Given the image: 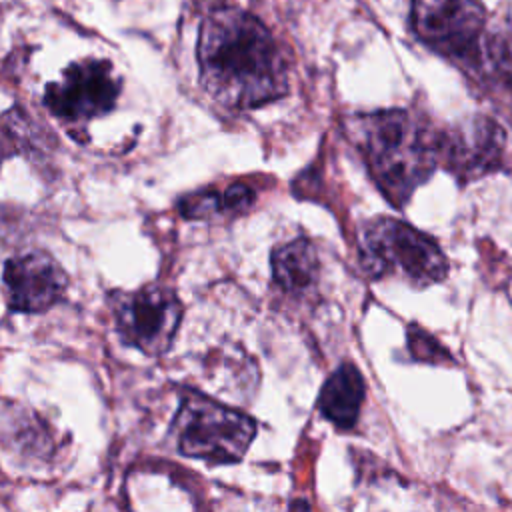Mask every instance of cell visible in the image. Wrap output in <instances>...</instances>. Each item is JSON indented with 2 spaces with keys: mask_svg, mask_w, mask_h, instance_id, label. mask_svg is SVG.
Wrapping results in <instances>:
<instances>
[{
  "mask_svg": "<svg viewBox=\"0 0 512 512\" xmlns=\"http://www.w3.org/2000/svg\"><path fill=\"white\" fill-rule=\"evenodd\" d=\"M12 154V150H10V144L6 142V138L0 134V164H2V160L6 158V156H10Z\"/></svg>",
  "mask_w": 512,
  "mask_h": 512,
  "instance_id": "9a60e30c",
  "label": "cell"
},
{
  "mask_svg": "<svg viewBox=\"0 0 512 512\" xmlns=\"http://www.w3.org/2000/svg\"><path fill=\"white\" fill-rule=\"evenodd\" d=\"M120 94V78L108 60L86 58L70 64L60 82L44 92V106L62 120H90L110 112Z\"/></svg>",
  "mask_w": 512,
  "mask_h": 512,
  "instance_id": "ba28073f",
  "label": "cell"
},
{
  "mask_svg": "<svg viewBox=\"0 0 512 512\" xmlns=\"http://www.w3.org/2000/svg\"><path fill=\"white\" fill-rule=\"evenodd\" d=\"M366 398V382L352 362H342L318 394L320 414L338 430H352Z\"/></svg>",
  "mask_w": 512,
  "mask_h": 512,
  "instance_id": "30bf717a",
  "label": "cell"
},
{
  "mask_svg": "<svg viewBox=\"0 0 512 512\" xmlns=\"http://www.w3.org/2000/svg\"><path fill=\"white\" fill-rule=\"evenodd\" d=\"M200 84L218 104L252 110L288 92V72L270 30L250 12L218 8L198 34Z\"/></svg>",
  "mask_w": 512,
  "mask_h": 512,
  "instance_id": "6da1fadb",
  "label": "cell"
},
{
  "mask_svg": "<svg viewBox=\"0 0 512 512\" xmlns=\"http://www.w3.org/2000/svg\"><path fill=\"white\" fill-rule=\"evenodd\" d=\"M172 436L180 454L210 464H230L244 458L256 422L202 394L186 392L172 422Z\"/></svg>",
  "mask_w": 512,
  "mask_h": 512,
  "instance_id": "5b68a950",
  "label": "cell"
},
{
  "mask_svg": "<svg viewBox=\"0 0 512 512\" xmlns=\"http://www.w3.org/2000/svg\"><path fill=\"white\" fill-rule=\"evenodd\" d=\"M222 196H224V208H226V212H232V214L248 210V208L252 206L254 198H256L254 190H252L250 186L242 184V182H236V184L228 186L226 192H222Z\"/></svg>",
  "mask_w": 512,
  "mask_h": 512,
  "instance_id": "5bb4252c",
  "label": "cell"
},
{
  "mask_svg": "<svg viewBox=\"0 0 512 512\" xmlns=\"http://www.w3.org/2000/svg\"><path fill=\"white\" fill-rule=\"evenodd\" d=\"M270 264L274 282L288 294H304L314 288L320 272L316 246L306 238L276 246Z\"/></svg>",
  "mask_w": 512,
  "mask_h": 512,
  "instance_id": "8fae6325",
  "label": "cell"
},
{
  "mask_svg": "<svg viewBox=\"0 0 512 512\" xmlns=\"http://www.w3.org/2000/svg\"><path fill=\"white\" fill-rule=\"evenodd\" d=\"M506 132L490 116H470L440 130V166L458 184H470L504 168Z\"/></svg>",
  "mask_w": 512,
  "mask_h": 512,
  "instance_id": "52a82bcc",
  "label": "cell"
},
{
  "mask_svg": "<svg viewBox=\"0 0 512 512\" xmlns=\"http://www.w3.org/2000/svg\"><path fill=\"white\" fill-rule=\"evenodd\" d=\"M410 26L430 50L482 78L488 40L480 0H410Z\"/></svg>",
  "mask_w": 512,
  "mask_h": 512,
  "instance_id": "277c9868",
  "label": "cell"
},
{
  "mask_svg": "<svg viewBox=\"0 0 512 512\" xmlns=\"http://www.w3.org/2000/svg\"><path fill=\"white\" fill-rule=\"evenodd\" d=\"M408 350L414 360L432 362V364H446L450 362L448 350L426 330L412 324L408 328Z\"/></svg>",
  "mask_w": 512,
  "mask_h": 512,
  "instance_id": "4fadbf2b",
  "label": "cell"
},
{
  "mask_svg": "<svg viewBox=\"0 0 512 512\" xmlns=\"http://www.w3.org/2000/svg\"><path fill=\"white\" fill-rule=\"evenodd\" d=\"M346 132L382 196L404 208L440 166V130L416 110L390 108L350 116Z\"/></svg>",
  "mask_w": 512,
  "mask_h": 512,
  "instance_id": "7a4b0ae2",
  "label": "cell"
},
{
  "mask_svg": "<svg viewBox=\"0 0 512 512\" xmlns=\"http://www.w3.org/2000/svg\"><path fill=\"white\" fill-rule=\"evenodd\" d=\"M178 210L188 220H208L220 212H226L224 196L218 190H198L184 196L178 202Z\"/></svg>",
  "mask_w": 512,
  "mask_h": 512,
  "instance_id": "7c38bea8",
  "label": "cell"
},
{
  "mask_svg": "<svg viewBox=\"0 0 512 512\" xmlns=\"http://www.w3.org/2000/svg\"><path fill=\"white\" fill-rule=\"evenodd\" d=\"M2 284L10 310L38 314L64 296L68 276L48 252L30 250L4 262Z\"/></svg>",
  "mask_w": 512,
  "mask_h": 512,
  "instance_id": "9c48e42d",
  "label": "cell"
},
{
  "mask_svg": "<svg viewBox=\"0 0 512 512\" xmlns=\"http://www.w3.org/2000/svg\"><path fill=\"white\" fill-rule=\"evenodd\" d=\"M112 310L122 340L148 356H160L172 346L184 312L170 288L152 284L136 292H116Z\"/></svg>",
  "mask_w": 512,
  "mask_h": 512,
  "instance_id": "8992f818",
  "label": "cell"
},
{
  "mask_svg": "<svg viewBox=\"0 0 512 512\" xmlns=\"http://www.w3.org/2000/svg\"><path fill=\"white\" fill-rule=\"evenodd\" d=\"M358 260L368 278L400 276L414 288H426L448 276V260L440 244L392 216H376L360 226Z\"/></svg>",
  "mask_w": 512,
  "mask_h": 512,
  "instance_id": "3957f363",
  "label": "cell"
}]
</instances>
